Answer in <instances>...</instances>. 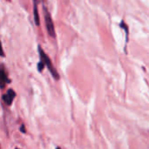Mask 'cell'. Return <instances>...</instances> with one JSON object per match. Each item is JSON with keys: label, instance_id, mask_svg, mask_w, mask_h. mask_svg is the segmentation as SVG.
I'll use <instances>...</instances> for the list:
<instances>
[{"label": "cell", "instance_id": "cell-1", "mask_svg": "<svg viewBox=\"0 0 149 149\" xmlns=\"http://www.w3.org/2000/svg\"><path fill=\"white\" fill-rule=\"evenodd\" d=\"M38 53H39V57H40V60H42L45 66L48 68L49 72H51V74L52 75V77L56 79V80H58L59 79V74L57 71V69L53 66L52 63V60L50 59V58L47 56V54L44 52V50L42 49V47L39 45L38 46Z\"/></svg>", "mask_w": 149, "mask_h": 149}, {"label": "cell", "instance_id": "cell-2", "mask_svg": "<svg viewBox=\"0 0 149 149\" xmlns=\"http://www.w3.org/2000/svg\"><path fill=\"white\" fill-rule=\"evenodd\" d=\"M44 16H45V22L47 32H48L49 36H51L52 38H56V31H55L53 21L52 19V17H51L49 10H47V8L45 6H44Z\"/></svg>", "mask_w": 149, "mask_h": 149}, {"label": "cell", "instance_id": "cell-3", "mask_svg": "<svg viewBox=\"0 0 149 149\" xmlns=\"http://www.w3.org/2000/svg\"><path fill=\"white\" fill-rule=\"evenodd\" d=\"M16 97V93L14 90L12 89H8L7 90V93L5 94H3L2 96V99L4 101V103L8 106H10L13 102V100L14 98Z\"/></svg>", "mask_w": 149, "mask_h": 149}, {"label": "cell", "instance_id": "cell-4", "mask_svg": "<svg viewBox=\"0 0 149 149\" xmlns=\"http://www.w3.org/2000/svg\"><path fill=\"white\" fill-rule=\"evenodd\" d=\"M38 0H33V15H34V21L36 25L39 26L40 24V19H39V14H38Z\"/></svg>", "mask_w": 149, "mask_h": 149}, {"label": "cell", "instance_id": "cell-5", "mask_svg": "<svg viewBox=\"0 0 149 149\" xmlns=\"http://www.w3.org/2000/svg\"><path fill=\"white\" fill-rule=\"evenodd\" d=\"M8 82H10V81L8 80V78H7V75H6L4 70L3 68H0V88L3 89Z\"/></svg>", "mask_w": 149, "mask_h": 149}, {"label": "cell", "instance_id": "cell-6", "mask_svg": "<svg viewBox=\"0 0 149 149\" xmlns=\"http://www.w3.org/2000/svg\"><path fill=\"white\" fill-rule=\"evenodd\" d=\"M45 66V63H44L42 60H40V61L38 62V72H42V71L44 70Z\"/></svg>", "mask_w": 149, "mask_h": 149}, {"label": "cell", "instance_id": "cell-7", "mask_svg": "<svg viewBox=\"0 0 149 149\" xmlns=\"http://www.w3.org/2000/svg\"><path fill=\"white\" fill-rule=\"evenodd\" d=\"M0 57H3L4 58L5 57V53L3 52V46H2V42L0 40Z\"/></svg>", "mask_w": 149, "mask_h": 149}, {"label": "cell", "instance_id": "cell-8", "mask_svg": "<svg viewBox=\"0 0 149 149\" xmlns=\"http://www.w3.org/2000/svg\"><path fill=\"white\" fill-rule=\"evenodd\" d=\"M20 131L23 133V134H25L26 133V130H25V127H24V124H22L21 125V127H20Z\"/></svg>", "mask_w": 149, "mask_h": 149}]
</instances>
